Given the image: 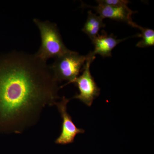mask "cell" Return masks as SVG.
I'll return each instance as SVG.
<instances>
[{
	"instance_id": "cell-1",
	"label": "cell",
	"mask_w": 154,
	"mask_h": 154,
	"mask_svg": "<svg viewBox=\"0 0 154 154\" xmlns=\"http://www.w3.org/2000/svg\"><path fill=\"white\" fill-rule=\"evenodd\" d=\"M58 82L46 62L14 51L0 56V130L20 134L38 122L58 99Z\"/></svg>"
},
{
	"instance_id": "cell-2",
	"label": "cell",
	"mask_w": 154,
	"mask_h": 154,
	"mask_svg": "<svg viewBox=\"0 0 154 154\" xmlns=\"http://www.w3.org/2000/svg\"><path fill=\"white\" fill-rule=\"evenodd\" d=\"M40 31L41 45L35 55L41 60L46 62L50 58H56L64 54L69 50L64 44L57 26L49 21L33 19Z\"/></svg>"
},
{
	"instance_id": "cell-3",
	"label": "cell",
	"mask_w": 154,
	"mask_h": 154,
	"mask_svg": "<svg viewBox=\"0 0 154 154\" xmlns=\"http://www.w3.org/2000/svg\"><path fill=\"white\" fill-rule=\"evenodd\" d=\"M87 55L69 50L64 54L55 58L53 63L49 66L54 76L58 82L63 81L68 82L61 88L73 82L79 77L87 59Z\"/></svg>"
},
{
	"instance_id": "cell-4",
	"label": "cell",
	"mask_w": 154,
	"mask_h": 154,
	"mask_svg": "<svg viewBox=\"0 0 154 154\" xmlns=\"http://www.w3.org/2000/svg\"><path fill=\"white\" fill-rule=\"evenodd\" d=\"M87 60L83 68V73L72 83L76 85L79 92V94L74 96V99H78L90 107L94 99L99 96L100 90L90 72V66L95 60L96 56L93 54L91 51L87 55Z\"/></svg>"
},
{
	"instance_id": "cell-5",
	"label": "cell",
	"mask_w": 154,
	"mask_h": 154,
	"mask_svg": "<svg viewBox=\"0 0 154 154\" xmlns=\"http://www.w3.org/2000/svg\"><path fill=\"white\" fill-rule=\"evenodd\" d=\"M69 101V99L64 96L60 102L56 103L55 105L62 119L61 132L55 141V143L57 144L66 145L72 143L77 134L85 132L82 128L77 127L72 121L71 116L68 113L67 106Z\"/></svg>"
},
{
	"instance_id": "cell-6",
	"label": "cell",
	"mask_w": 154,
	"mask_h": 154,
	"mask_svg": "<svg viewBox=\"0 0 154 154\" xmlns=\"http://www.w3.org/2000/svg\"><path fill=\"white\" fill-rule=\"evenodd\" d=\"M87 8H92L102 19H107L125 22L131 27L138 28L139 25L133 21L132 15L136 13L130 9L127 6L124 7H111L99 5L93 7L85 5Z\"/></svg>"
},
{
	"instance_id": "cell-7",
	"label": "cell",
	"mask_w": 154,
	"mask_h": 154,
	"mask_svg": "<svg viewBox=\"0 0 154 154\" xmlns=\"http://www.w3.org/2000/svg\"><path fill=\"white\" fill-rule=\"evenodd\" d=\"M129 38L117 39L112 34L108 35L105 31H102V34H98L92 40L94 45L92 53L94 55L99 54L102 57H110L112 56V51L114 48L125 39Z\"/></svg>"
},
{
	"instance_id": "cell-8",
	"label": "cell",
	"mask_w": 154,
	"mask_h": 154,
	"mask_svg": "<svg viewBox=\"0 0 154 154\" xmlns=\"http://www.w3.org/2000/svg\"><path fill=\"white\" fill-rule=\"evenodd\" d=\"M103 19L97 14H94L91 11H88V18L82 30L91 40L99 34L101 28L105 27Z\"/></svg>"
},
{
	"instance_id": "cell-9",
	"label": "cell",
	"mask_w": 154,
	"mask_h": 154,
	"mask_svg": "<svg viewBox=\"0 0 154 154\" xmlns=\"http://www.w3.org/2000/svg\"><path fill=\"white\" fill-rule=\"evenodd\" d=\"M138 29L141 31V33L138 36L141 37V39L138 42L136 47L144 48L154 45V30L149 28H144L139 26Z\"/></svg>"
},
{
	"instance_id": "cell-10",
	"label": "cell",
	"mask_w": 154,
	"mask_h": 154,
	"mask_svg": "<svg viewBox=\"0 0 154 154\" xmlns=\"http://www.w3.org/2000/svg\"><path fill=\"white\" fill-rule=\"evenodd\" d=\"M96 2L99 5L118 7L127 6L129 3V1L127 0H99Z\"/></svg>"
}]
</instances>
